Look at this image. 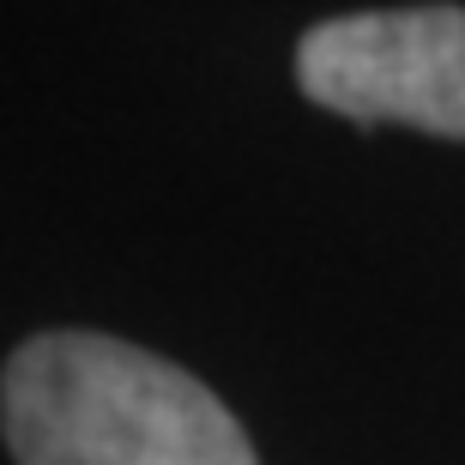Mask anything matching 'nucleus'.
Listing matches in <instances>:
<instances>
[{
  "label": "nucleus",
  "instance_id": "2",
  "mask_svg": "<svg viewBox=\"0 0 465 465\" xmlns=\"http://www.w3.org/2000/svg\"><path fill=\"white\" fill-rule=\"evenodd\" d=\"M296 85L314 109L357 127H417L465 139V6H393V13L321 18L296 43Z\"/></svg>",
  "mask_w": 465,
  "mask_h": 465
},
{
  "label": "nucleus",
  "instance_id": "1",
  "mask_svg": "<svg viewBox=\"0 0 465 465\" xmlns=\"http://www.w3.org/2000/svg\"><path fill=\"white\" fill-rule=\"evenodd\" d=\"M18 465H260L224 399L109 332H36L0 369Z\"/></svg>",
  "mask_w": 465,
  "mask_h": 465
}]
</instances>
